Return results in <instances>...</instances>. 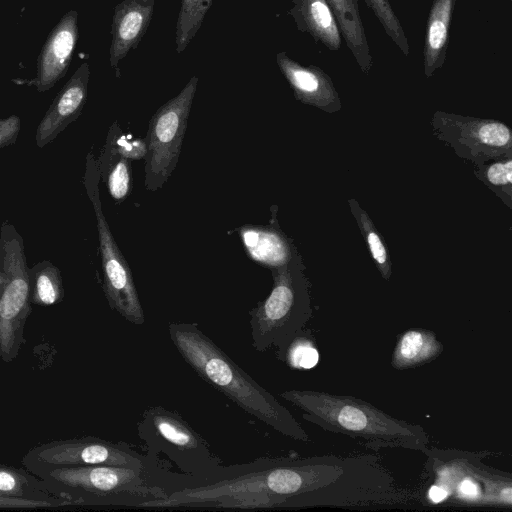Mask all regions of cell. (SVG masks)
I'll return each mask as SVG.
<instances>
[{"label": "cell", "mask_w": 512, "mask_h": 512, "mask_svg": "<svg viewBox=\"0 0 512 512\" xmlns=\"http://www.w3.org/2000/svg\"><path fill=\"white\" fill-rule=\"evenodd\" d=\"M343 475L344 465L336 459L261 458L244 465L222 466L205 478L137 507L256 508L293 504V499L329 486Z\"/></svg>", "instance_id": "1"}, {"label": "cell", "mask_w": 512, "mask_h": 512, "mask_svg": "<svg viewBox=\"0 0 512 512\" xmlns=\"http://www.w3.org/2000/svg\"><path fill=\"white\" fill-rule=\"evenodd\" d=\"M168 332L184 361L209 385L277 432L308 442L293 415L218 347L196 323H170Z\"/></svg>", "instance_id": "2"}, {"label": "cell", "mask_w": 512, "mask_h": 512, "mask_svg": "<svg viewBox=\"0 0 512 512\" xmlns=\"http://www.w3.org/2000/svg\"><path fill=\"white\" fill-rule=\"evenodd\" d=\"M456 495L467 501L479 499L481 496L479 480L470 475H466L464 478L460 477L459 480H457Z\"/></svg>", "instance_id": "31"}, {"label": "cell", "mask_w": 512, "mask_h": 512, "mask_svg": "<svg viewBox=\"0 0 512 512\" xmlns=\"http://www.w3.org/2000/svg\"><path fill=\"white\" fill-rule=\"evenodd\" d=\"M276 356L292 369L307 370L319 361V352L312 335L301 329L286 344L277 348Z\"/></svg>", "instance_id": "23"}, {"label": "cell", "mask_w": 512, "mask_h": 512, "mask_svg": "<svg viewBox=\"0 0 512 512\" xmlns=\"http://www.w3.org/2000/svg\"><path fill=\"white\" fill-rule=\"evenodd\" d=\"M364 2L373 11L390 39L397 45L405 56H409L410 46L408 38L389 1L364 0Z\"/></svg>", "instance_id": "27"}, {"label": "cell", "mask_w": 512, "mask_h": 512, "mask_svg": "<svg viewBox=\"0 0 512 512\" xmlns=\"http://www.w3.org/2000/svg\"><path fill=\"white\" fill-rule=\"evenodd\" d=\"M25 469L35 474L60 467L114 465L148 470L145 456L127 444L93 436L59 439L32 447L23 457Z\"/></svg>", "instance_id": "10"}, {"label": "cell", "mask_w": 512, "mask_h": 512, "mask_svg": "<svg viewBox=\"0 0 512 512\" xmlns=\"http://www.w3.org/2000/svg\"><path fill=\"white\" fill-rule=\"evenodd\" d=\"M120 132L119 129L116 132L111 128L106 148L128 159L145 158L147 153L146 141L133 138L131 135L121 134Z\"/></svg>", "instance_id": "28"}, {"label": "cell", "mask_w": 512, "mask_h": 512, "mask_svg": "<svg viewBox=\"0 0 512 512\" xmlns=\"http://www.w3.org/2000/svg\"><path fill=\"white\" fill-rule=\"evenodd\" d=\"M326 2L352 56L361 71L368 74L373 66V59L361 19L358 0H326Z\"/></svg>", "instance_id": "19"}, {"label": "cell", "mask_w": 512, "mask_h": 512, "mask_svg": "<svg viewBox=\"0 0 512 512\" xmlns=\"http://www.w3.org/2000/svg\"><path fill=\"white\" fill-rule=\"evenodd\" d=\"M213 0H181L176 23V50L183 52L200 29Z\"/></svg>", "instance_id": "25"}, {"label": "cell", "mask_w": 512, "mask_h": 512, "mask_svg": "<svg viewBox=\"0 0 512 512\" xmlns=\"http://www.w3.org/2000/svg\"><path fill=\"white\" fill-rule=\"evenodd\" d=\"M146 445L148 471L167 491L205 478L222 467L207 442L174 411L147 408L137 424Z\"/></svg>", "instance_id": "4"}, {"label": "cell", "mask_w": 512, "mask_h": 512, "mask_svg": "<svg viewBox=\"0 0 512 512\" xmlns=\"http://www.w3.org/2000/svg\"><path fill=\"white\" fill-rule=\"evenodd\" d=\"M282 398L303 411V418L322 429L366 442L370 447L423 450L428 444L418 424L397 419L369 402L348 395L314 390H287Z\"/></svg>", "instance_id": "3"}, {"label": "cell", "mask_w": 512, "mask_h": 512, "mask_svg": "<svg viewBox=\"0 0 512 512\" xmlns=\"http://www.w3.org/2000/svg\"><path fill=\"white\" fill-rule=\"evenodd\" d=\"M105 161H98L99 165H107V169L100 172L105 174L108 190L112 198L117 201L125 199L131 189L130 159L121 156L106 148L102 155Z\"/></svg>", "instance_id": "26"}, {"label": "cell", "mask_w": 512, "mask_h": 512, "mask_svg": "<svg viewBox=\"0 0 512 512\" xmlns=\"http://www.w3.org/2000/svg\"><path fill=\"white\" fill-rule=\"evenodd\" d=\"M30 300L40 306H51L63 299L64 288L60 270L44 260L29 268Z\"/></svg>", "instance_id": "22"}, {"label": "cell", "mask_w": 512, "mask_h": 512, "mask_svg": "<svg viewBox=\"0 0 512 512\" xmlns=\"http://www.w3.org/2000/svg\"><path fill=\"white\" fill-rule=\"evenodd\" d=\"M239 232L249 256L270 269L286 264L296 248L278 227L243 226Z\"/></svg>", "instance_id": "18"}, {"label": "cell", "mask_w": 512, "mask_h": 512, "mask_svg": "<svg viewBox=\"0 0 512 512\" xmlns=\"http://www.w3.org/2000/svg\"><path fill=\"white\" fill-rule=\"evenodd\" d=\"M100 171L92 153L86 157L84 184L92 203L102 258L103 289L109 306L135 325L145 321L144 312L129 265L121 253L103 214L99 195Z\"/></svg>", "instance_id": "8"}, {"label": "cell", "mask_w": 512, "mask_h": 512, "mask_svg": "<svg viewBox=\"0 0 512 512\" xmlns=\"http://www.w3.org/2000/svg\"><path fill=\"white\" fill-rule=\"evenodd\" d=\"M47 490L75 506H132L164 496L149 471L114 465L60 467L35 473Z\"/></svg>", "instance_id": "5"}, {"label": "cell", "mask_w": 512, "mask_h": 512, "mask_svg": "<svg viewBox=\"0 0 512 512\" xmlns=\"http://www.w3.org/2000/svg\"><path fill=\"white\" fill-rule=\"evenodd\" d=\"M276 63L298 101L328 113L341 109L340 97L332 79L320 67L312 64L304 66L285 51L276 54Z\"/></svg>", "instance_id": "13"}, {"label": "cell", "mask_w": 512, "mask_h": 512, "mask_svg": "<svg viewBox=\"0 0 512 512\" xmlns=\"http://www.w3.org/2000/svg\"><path fill=\"white\" fill-rule=\"evenodd\" d=\"M298 30L308 33L328 50L341 47V33L326 0H292L289 10Z\"/></svg>", "instance_id": "16"}, {"label": "cell", "mask_w": 512, "mask_h": 512, "mask_svg": "<svg viewBox=\"0 0 512 512\" xmlns=\"http://www.w3.org/2000/svg\"><path fill=\"white\" fill-rule=\"evenodd\" d=\"M456 0H433L430 7L424 36V75L431 77L446 59L450 24Z\"/></svg>", "instance_id": "17"}, {"label": "cell", "mask_w": 512, "mask_h": 512, "mask_svg": "<svg viewBox=\"0 0 512 512\" xmlns=\"http://www.w3.org/2000/svg\"><path fill=\"white\" fill-rule=\"evenodd\" d=\"M348 202L378 270L384 279L389 280L392 267L385 242L369 215L359 206L358 202L354 199H350Z\"/></svg>", "instance_id": "24"}, {"label": "cell", "mask_w": 512, "mask_h": 512, "mask_svg": "<svg viewBox=\"0 0 512 512\" xmlns=\"http://www.w3.org/2000/svg\"><path fill=\"white\" fill-rule=\"evenodd\" d=\"M271 271L270 294L249 312L252 346L258 352L282 347L312 315L309 282L297 248L286 264Z\"/></svg>", "instance_id": "6"}, {"label": "cell", "mask_w": 512, "mask_h": 512, "mask_svg": "<svg viewBox=\"0 0 512 512\" xmlns=\"http://www.w3.org/2000/svg\"><path fill=\"white\" fill-rule=\"evenodd\" d=\"M197 84L198 77H191L180 93L162 105L150 120L145 140V188L149 191L160 189L176 167Z\"/></svg>", "instance_id": "9"}, {"label": "cell", "mask_w": 512, "mask_h": 512, "mask_svg": "<svg viewBox=\"0 0 512 512\" xmlns=\"http://www.w3.org/2000/svg\"><path fill=\"white\" fill-rule=\"evenodd\" d=\"M29 268L22 237L10 224L0 236V358L13 361L23 344L31 313Z\"/></svg>", "instance_id": "7"}, {"label": "cell", "mask_w": 512, "mask_h": 512, "mask_svg": "<svg viewBox=\"0 0 512 512\" xmlns=\"http://www.w3.org/2000/svg\"><path fill=\"white\" fill-rule=\"evenodd\" d=\"M90 68L82 63L61 88L36 130V144L43 148L52 142L81 114L87 100Z\"/></svg>", "instance_id": "14"}, {"label": "cell", "mask_w": 512, "mask_h": 512, "mask_svg": "<svg viewBox=\"0 0 512 512\" xmlns=\"http://www.w3.org/2000/svg\"><path fill=\"white\" fill-rule=\"evenodd\" d=\"M428 496L433 503H440L447 498L448 493L443 486L436 484L429 489Z\"/></svg>", "instance_id": "32"}, {"label": "cell", "mask_w": 512, "mask_h": 512, "mask_svg": "<svg viewBox=\"0 0 512 512\" xmlns=\"http://www.w3.org/2000/svg\"><path fill=\"white\" fill-rule=\"evenodd\" d=\"M512 161L510 157L496 161L486 167L484 178L491 186L507 187L510 189L512 183Z\"/></svg>", "instance_id": "29"}, {"label": "cell", "mask_w": 512, "mask_h": 512, "mask_svg": "<svg viewBox=\"0 0 512 512\" xmlns=\"http://www.w3.org/2000/svg\"><path fill=\"white\" fill-rule=\"evenodd\" d=\"M0 497L40 501H68L51 494L44 482L28 470L3 464H0Z\"/></svg>", "instance_id": "21"}, {"label": "cell", "mask_w": 512, "mask_h": 512, "mask_svg": "<svg viewBox=\"0 0 512 512\" xmlns=\"http://www.w3.org/2000/svg\"><path fill=\"white\" fill-rule=\"evenodd\" d=\"M156 0H123L114 8L109 49L110 66L119 76V62L136 49L152 19Z\"/></svg>", "instance_id": "15"}, {"label": "cell", "mask_w": 512, "mask_h": 512, "mask_svg": "<svg viewBox=\"0 0 512 512\" xmlns=\"http://www.w3.org/2000/svg\"><path fill=\"white\" fill-rule=\"evenodd\" d=\"M20 127L21 122L17 115L0 118V149L16 142Z\"/></svg>", "instance_id": "30"}, {"label": "cell", "mask_w": 512, "mask_h": 512, "mask_svg": "<svg viewBox=\"0 0 512 512\" xmlns=\"http://www.w3.org/2000/svg\"><path fill=\"white\" fill-rule=\"evenodd\" d=\"M78 40V12L68 11L52 29L37 60V74L29 84L38 92L51 89L66 75Z\"/></svg>", "instance_id": "12"}, {"label": "cell", "mask_w": 512, "mask_h": 512, "mask_svg": "<svg viewBox=\"0 0 512 512\" xmlns=\"http://www.w3.org/2000/svg\"><path fill=\"white\" fill-rule=\"evenodd\" d=\"M434 121L456 128V132L441 130L443 134L456 135L448 140L456 148H469L472 156L501 157L511 155V132L509 127L496 120L436 112Z\"/></svg>", "instance_id": "11"}, {"label": "cell", "mask_w": 512, "mask_h": 512, "mask_svg": "<svg viewBox=\"0 0 512 512\" xmlns=\"http://www.w3.org/2000/svg\"><path fill=\"white\" fill-rule=\"evenodd\" d=\"M443 350V344L433 331L406 330L397 337L391 365L396 370L417 368L437 359Z\"/></svg>", "instance_id": "20"}]
</instances>
